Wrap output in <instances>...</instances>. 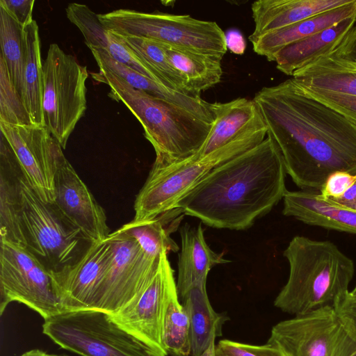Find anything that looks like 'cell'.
Here are the masks:
<instances>
[{
    "instance_id": "cell-1",
    "label": "cell",
    "mask_w": 356,
    "mask_h": 356,
    "mask_svg": "<svg viewBox=\"0 0 356 356\" xmlns=\"http://www.w3.org/2000/svg\"><path fill=\"white\" fill-rule=\"evenodd\" d=\"M286 174L301 190L319 192L335 172L356 175V124L309 95L293 79L253 98Z\"/></svg>"
},
{
    "instance_id": "cell-2",
    "label": "cell",
    "mask_w": 356,
    "mask_h": 356,
    "mask_svg": "<svg viewBox=\"0 0 356 356\" xmlns=\"http://www.w3.org/2000/svg\"><path fill=\"white\" fill-rule=\"evenodd\" d=\"M282 156L268 136L216 167L176 208L215 228L246 229L268 213L287 191Z\"/></svg>"
},
{
    "instance_id": "cell-3",
    "label": "cell",
    "mask_w": 356,
    "mask_h": 356,
    "mask_svg": "<svg viewBox=\"0 0 356 356\" xmlns=\"http://www.w3.org/2000/svg\"><path fill=\"white\" fill-rule=\"evenodd\" d=\"M283 255L289 275L274 300L283 312L296 316L334 306L349 292L353 261L331 241L296 236Z\"/></svg>"
},
{
    "instance_id": "cell-4",
    "label": "cell",
    "mask_w": 356,
    "mask_h": 356,
    "mask_svg": "<svg viewBox=\"0 0 356 356\" xmlns=\"http://www.w3.org/2000/svg\"><path fill=\"white\" fill-rule=\"evenodd\" d=\"M95 81L110 88L108 96L121 101L142 124L153 146V165L165 166L196 154L205 143L213 122L184 107L130 86L117 75L99 70Z\"/></svg>"
},
{
    "instance_id": "cell-5",
    "label": "cell",
    "mask_w": 356,
    "mask_h": 356,
    "mask_svg": "<svg viewBox=\"0 0 356 356\" xmlns=\"http://www.w3.org/2000/svg\"><path fill=\"white\" fill-rule=\"evenodd\" d=\"M267 127L252 130L197 159L165 166L153 165L134 203L136 222L151 220L174 209L178 202L216 167L260 144Z\"/></svg>"
},
{
    "instance_id": "cell-6",
    "label": "cell",
    "mask_w": 356,
    "mask_h": 356,
    "mask_svg": "<svg viewBox=\"0 0 356 356\" xmlns=\"http://www.w3.org/2000/svg\"><path fill=\"white\" fill-rule=\"evenodd\" d=\"M104 28L122 36L153 40L222 58L227 48L225 33L215 22L188 15L118 9L98 14Z\"/></svg>"
},
{
    "instance_id": "cell-7",
    "label": "cell",
    "mask_w": 356,
    "mask_h": 356,
    "mask_svg": "<svg viewBox=\"0 0 356 356\" xmlns=\"http://www.w3.org/2000/svg\"><path fill=\"white\" fill-rule=\"evenodd\" d=\"M20 220L26 248L52 273L74 262L90 245L54 205L44 201L18 175Z\"/></svg>"
},
{
    "instance_id": "cell-8",
    "label": "cell",
    "mask_w": 356,
    "mask_h": 356,
    "mask_svg": "<svg viewBox=\"0 0 356 356\" xmlns=\"http://www.w3.org/2000/svg\"><path fill=\"white\" fill-rule=\"evenodd\" d=\"M88 72L75 58L55 43L42 62L41 105L43 127L63 149L86 110Z\"/></svg>"
},
{
    "instance_id": "cell-9",
    "label": "cell",
    "mask_w": 356,
    "mask_h": 356,
    "mask_svg": "<svg viewBox=\"0 0 356 356\" xmlns=\"http://www.w3.org/2000/svg\"><path fill=\"white\" fill-rule=\"evenodd\" d=\"M42 327L56 344L81 356H156L99 310L65 312L45 319Z\"/></svg>"
},
{
    "instance_id": "cell-10",
    "label": "cell",
    "mask_w": 356,
    "mask_h": 356,
    "mask_svg": "<svg viewBox=\"0 0 356 356\" xmlns=\"http://www.w3.org/2000/svg\"><path fill=\"white\" fill-rule=\"evenodd\" d=\"M0 314L17 302L44 320L64 312L52 273L27 248L0 240Z\"/></svg>"
},
{
    "instance_id": "cell-11",
    "label": "cell",
    "mask_w": 356,
    "mask_h": 356,
    "mask_svg": "<svg viewBox=\"0 0 356 356\" xmlns=\"http://www.w3.org/2000/svg\"><path fill=\"white\" fill-rule=\"evenodd\" d=\"M267 343L284 356H353L356 336L333 306L324 307L275 325Z\"/></svg>"
},
{
    "instance_id": "cell-12",
    "label": "cell",
    "mask_w": 356,
    "mask_h": 356,
    "mask_svg": "<svg viewBox=\"0 0 356 356\" xmlns=\"http://www.w3.org/2000/svg\"><path fill=\"white\" fill-rule=\"evenodd\" d=\"M107 237L111 257L93 310L113 314L145 290L158 269L161 255H148L135 238L120 229Z\"/></svg>"
},
{
    "instance_id": "cell-13",
    "label": "cell",
    "mask_w": 356,
    "mask_h": 356,
    "mask_svg": "<svg viewBox=\"0 0 356 356\" xmlns=\"http://www.w3.org/2000/svg\"><path fill=\"white\" fill-rule=\"evenodd\" d=\"M163 250L158 269L145 290L118 312L110 314L123 330L145 344L156 356L168 355L162 343V325L168 300L177 290L174 271Z\"/></svg>"
},
{
    "instance_id": "cell-14",
    "label": "cell",
    "mask_w": 356,
    "mask_h": 356,
    "mask_svg": "<svg viewBox=\"0 0 356 356\" xmlns=\"http://www.w3.org/2000/svg\"><path fill=\"white\" fill-rule=\"evenodd\" d=\"M0 129L26 179L44 201L53 204L59 143L43 127L0 122Z\"/></svg>"
},
{
    "instance_id": "cell-15",
    "label": "cell",
    "mask_w": 356,
    "mask_h": 356,
    "mask_svg": "<svg viewBox=\"0 0 356 356\" xmlns=\"http://www.w3.org/2000/svg\"><path fill=\"white\" fill-rule=\"evenodd\" d=\"M61 216L90 243L110 234L106 213L60 149L54 175V202Z\"/></svg>"
},
{
    "instance_id": "cell-16",
    "label": "cell",
    "mask_w": 356,
    "mask_h": 356,
    "mask_svg": "<svg viewBox=\"0 0 356 356\" xmlns=\"http://www.w3.org/2000/svg\"><path fill=\"white\" fill-rule=\"evenodd\" d=\"M111 252L107 237L91 243L70 265L51 272L64 312L95 309Z\"/></svg>"
},
{
    "instance_id": "cell-17",
    "label": "cell",
    "mask_w": 356,
    "mask_h": 356,
    "mask_svg": "<svg viewBox=\"0 0 356 356\" xmlns=\"http://www.w3.org/2000/svg\"><path fill=\"white\" fill-rule=\"evenodd\" d=\"M214 122L210 133L195 157L200 159L246 132L266 127L253 99L243 97L211 103Z\"/></svg>"
},
{
    "instance_id": "cell-18",
    "label": "cell",
    "mask_w": 356,
    "mask_h": 356,
    "mask_svg": "<svg viewBox=\"0 0 356 356\" xmlns=\"http://www.w3.org/2000/svg\"><path fill=\"white\" fill-rule=\"evenodd\" d=\"M283 215L309 225L356 234V213L323 197L319 192L287 191Z\"/></svg>"
},
{
    "instance_id": "cell-19",
    "label": "cell",
    "mask_w": 356,
    "mask_h": 356,
    "mask_svg": "<svg viewBox=\"0 0 356 356\" xmlns=\"http://www.w3.org/2000/svg\"><path fill=\"white\" fill-rule=\"evenodd\" d=\"M353 0H259L251 6L254 30L249 40L288 26Z\"/></svg>"
},
{
    "instance_id": "cell-20",
    "label": "cell",
    "mask_w": 356,
    "mask_h": 356,
    "mask_svg": "<svg viewBox=\"0 0 356 356\" xmlns=\"http://www.w3.org/2000/svg\"><path fill=\"white\" fill-rule=\"evenodd\" d=\"M179 232L181 248L176 286L179 298L181 299L194 286L207 283L208 274L213 267L230 261L209 248L201 224L191 227L186 223Z\"/></svg>"
},
{
    "instance_id": "cell-21",
    "label": "cell",
    "mask_w": 356,
    "mask_h": 356,
    "mask_svg": "<svg viewBox=\"0 0 356 356\" xmlns=\"http://www.w3.org/2000/svg\"><path fill=\"white\" fill-rule=\"evenodd\" d=\"M90 49L99 70L117 75L136 89L184 107L210 121H214V116L210 106L211 103L202 99L200 95H190L174 90L118 62L105 49L100 48Z\"/></svg>"
},
{
    "instance_id": "cell-22",
    "label": "cell",
    "mask_w": 356,
    "mask_h": 356,
    "mask_svg": "<svg viewBox=\"0 0 356 356\" xmlns=\"http://www.w3.org/2000/svg\"><path fill=\"white\" fill-rule=\"evenodd\" d=\"M356 15L281 49L274 56L277 68L284 74L293 73L317 59L330 54L353 27Z\"/></svg>"
},
{
    "instance_id": "cell-23",
    "label": "cell",
    "mask_w": 356,
    "mask_h": 356,
    "mask_svg": "<svg viewBox=\"0 0 356 356\" xmlns=\"http://www.w3.org/2000/svg\"><path fill=\"white\" fill-rule=\"evenodd\" d=\"M0 152V240L26 248L20 220V167L3 134Z\"/></svg>"
},
{
    "instance_id": "cell-24",
    "label": "cell",
    "mask_w": 356,
    "mask_h": 356,
    "mask_svg": "<svg viewBox=\"0 0 356 356\" xmlns=\"http://www.w3.org/2000/svg\"><path fill=\"white\" fill-rule=\"evenodd\" d=\"M354 15H356V0L265 33L251 41L253 50L257 54L266 57L269 61H273L275 54L284 47Z\"/></svg>"
},
{
    "instance_id": "cell-25",
    "label": "cell",
    "mask_w": 356,
    "mask_h": 356,
    "mask_svg": "<svg viewBox=\"0 0 356 356\" xmlns=\"http://www.w3.org/2000/svg\"><path fill=\"white\" fill-rule=\"evenodd\" d=\"M188 316L192 356H200L213 339L222 336V329L229 317L212 307L206 284L192 287L181 298Z\"/></svg>"
},
{
    "instance_id": "cell-26",
    "label": "cell",
    "mask_w": 356,
    "mask_h": 356,
    "mask_svg": "<svg viewBox=\"0 0 356 356\" xmlns=\"http://www.w3.org/2000/svg\"><path fill=\"white\" fill-rule=\"evenodd\" d=\"M292 76L303 88L356 96V65L328 55L295 72Z\"/></svg>"
},
{
    "instance_id": "cell-27",
    "label": "cell",
    "mask_w": 356,
    "mask_h": 356,
    "mask_svg": "<svg viewBox=\"0 0 356 356\" xmlns=\"http://www.w3.org/2000/svg\"><path fill=\"white\" fill-rule=\"evenodd\" d=\"M171 64L182 76L189 90L200 95L202 91L221 81V58L190 49L161 43Z\"/></svg>"
},
{
    "instance_id": "cell-28",
    "label": "cell",
    "mask_w": 356,
    "mask_h": 356,
    "mask_svg": "<svg viewBox=\"0 0 356 356\" xmlns=\"http://www.w3.org/2000/svg\"><path fill=\"white\" fill-rule=\"evenodd\" d=\"M23 49L22 98L33 124L43 127L41 105L42 62L39 28L34 19L23 29Z\"/></svg>"
},
{
    "instance_id": "cell-29",
    "label": "cell",
    "mask_w": 356,
    "mask_h": 356,
    "mask_svg": "<svg viewBox=\"0 0 356 356\" xmlns=\"http://www.w3.org/2000/svg\"><path fill=\"white\" fill-rule=\"evenodd\" d=\"M184 215L180 209L176 208L151 220H131L120 229L135 238L148 255L159 257L163 250L168 253L179 250L170 234L177 230Z\"/></svg>"
},
{
    "instance_id": "cell-30",
    "label": "cell",
    "mask_w": 356,
    "mask_h": 356,
    "mask_svg": "<svg viewBox=\"0 0 356 356\" xmlns=\"http://www.w3.org/2000/svg\"><path fill=\"white\" fill-rule=\"evenodd\" d=\"M118 35L158 74L163 85L184 94L197 95L189 90L182 76L171 64L161 42L145 38Z\"/></svg>"
},
{
    "instance_id": "cell-31",
    "label": "cell",
    "mask_w": 356,
    "mask_h": 356,
    "mask_svg": "<svg viewBox=\"0 0 356 356\" xmlns=\"http://www.w3.org/2000/svg\"><path fill=\"white\" fill-rule=\"evenodd\" d=\"M162 343L168 355L189 356L191 353L189 318L177 290L170 297L164 312Z\"/></svg>"
},
{
    "instance_id": "cell-32",
    "label": "cell",
    "mask_w": 356,
    "mask_h": 356,
    "mask_svg": "<svg viewBox=\"0 0 356 356\" xmlns=\"http://www.w3.org/2000/svg\"><path fill=\"white\" fill-rule=\"evenodd\" d=\"M23 29L0 6V55L4 59L10 81L21 97L24 63Z\"/></svg>"
},
{
    "instance_id": "cell-33",
    "label": "cell",
    "mask_w": 356,
    "mask_h": 356,
    "mask_svg": "<svg viewBox=\"0 0 356 356\" xmlns=\"http://www.w3.org/2000/svg\"><path fill=\"white\" fill-rule=\"evenodd\" d=\"M0 122L19 126L33 124L21 96L10 81L6 63L1 55Z\"/></svg>"
},
{
    "instance_id": "cell-34",
    "label": "cell",
    "mask_w": 356,
    "mask_h": 356,
    "mask_svg": "<svg viewBox=\"0 0 356 356\" xmlns=\"http://www.w3.org/2000/svg\"><path fill=\"white\" fill-rule=\"evenodd\" d=\"M66 15L69 20L79 29L89 49H107L108 31L101 23L98 14L86 5L72 3L67 7Z\"/></svg>"
},
{
    "instance_id": "cell-35",
    "label": "cell",
    "mask_w": 356,
    "mask_h": 356,
    "mask_svg": "<svg viewBox=\"0 0 356 356\" xmlns=\"http://www.w3.org/2000/svg\"><path fill=\"white\" fill-rule=\"evenodd\" d=\"M108 31V45L106 51L118 62L140 74L163 84L158 74L148 66L119 36Z\"/></svg>"
},
{
    "instance_id": "cell-36",
    "label": "cell",
    "mask_w": 356,
    "mask_h": 356,
    "mask_svg": "<svg viewBox=\"0 0 356 356\" xmlns=\"http://www.w3.org/2000/svg\"><path fill=\"white\" fill-rule=\"evenodd\" d=\"M302 88L309 95L331 107L356 124V96L318 89Z\"/></svg>"
},
{
    "instance_id": "cell-37",
    "label": "cell",
    "mask_w": 356,
    "mask_h": 356,
    "mask_svg": "<svg viewBox=\"0 0 356 356\" xmlns=\"http://www.w3.org/2000/svg\"><path fill=\"white\" fill-rule=\"evenodd\" d=\"M216 348L226 356H284L280 349L268 343L252 345L222 339L218 342Z\"/></svg>"
},
{
    "instance_id": "cell-38",
    "label": "cell",
    "mask_w": 356,
    "mask_h": 356,
    "mask_svg": "<svg viewBox=\"0 0 356 356\" xmlns=\"http://www.w3.org/2000/svg\"><path fill=\"white\" fill-rule=\"evenodd\" d=\"M355 175L346 172H335L327 179L319 191L325 198H338L342 196L353 184Z\"/></svg>"
},
{
    "instance_id": "cell-39",
    "label": "cell",
    "mask_w": 356,
    "mask_h": 356,
    "mask_svg": "<svg viewBox=\"0 0 356 356\" xmlns=\"http://www.w3.org/2000/svg\"><path fill=\"white\" fill-rule=\"evenodd\" d=\"M34 0H0V6L23 27L33 20Z\"/></svg>"
},
{
    "instance_id": "cell-40",
    "label": "cell",
    "mask_w": 356,
    "mask_h": 356,
    "mask_svg": "<svg viewBox=\"0 0 356 356\" xmlns=\"http://www.w3.org/2000/svg\"><path fill=\"white\" fill-rule=\"evenodd\" d=\"M328 56L356 65V26H353Z\"/></svg>"
},
{
    "instance_id": "cell-41",
    "label": "cell",
    "mask_w": 356,
    "mask_h": 356,
    "mask_svg": "<svg viewBox=\"0 0 356 356\" xmlns=\"http://www.w3.org/2000/svg\"><path fill=\"white\" fill-rule=\"evenodd\" d=\"M334 309L356 336V295L350 291L334 306Z\"/></svg>"
},
{
    "instance_id": "cell-42",
    "label": "cell",
    "mask_w": 356,
    "mask_h": 356,
    "mask_svg": "<svg viewBox=\"0 0 356 356\" xmlns=\"http://www.w3.org/2000/svg\"><path fill=\"white\" fill-rule=\"evenodd\" d=\"M225 42L227 49L232 53L242 55L245 52V40L242 33L236 29H229L225 33Z\"/></svg>"
},
{
    "instance_id": "cell-43",
    "label": "cell",
    "mask_w": 356,
    "mask_h": 356,
    "mask_svg": "<svg viewBox=\"0 0 356 356\" xmlns=\"http://www.w3.org/2000/svg\"><path fill=\"white\" fill-rule=\"evenodd\" d=\"M336 204L356 213V175L353 184L338 198H327Z\"/></svg>"
},
{
    "instance_id": "cell-44",
    "label": "cell",
    "mask_w": 356,
    "mask_h": 356,
    "mask_svg": "<svg viewBox=\"0 0 356 356\" xmlns=\"http://www.w3.org/2000/svg\"><path fill=\"white\" fill-rule=\"evenodd\" d=\"M200 356H216V346L215 344V339L211 341L209 346Z\"/></svg>"
},
{
    "instance_id": "cell-45",
    "label": "cell",
    "mask_w": 356,
    "mask_h": 356,
    "mask_svg": "<svg viewBox=\"0 0 356 356\" xmlns=\"http://www.w3.org/2000/svg\"><path fill=\"white\" fill-rule=\"evenodd\" d=\"M21 356H58L54 355L48 354L42 350L34 349L25 352Z\"/></svg>"
},
{
    "instance_id": "cell-46",
    "label": "cell",
    "mask_w": 356,
    "mask_h": 356,
    "mask_svg": "<svg viewBox=\"0 0 356 356\" xmlns=\"http://www.w3.org/2000/svg\"><path fill=\"white\" fill-rule=\"evenodd\" d=\"M216 356H226L225 354H223L220 350L217 349L216 348Z\"/></svg>"
},
{
    "instance_id": "cell-47",
    "label": "cell",
    "mask_w": 356,
    "mask_h": 356,
    "mask_svg": "<svg viewBox=\"0 0 356 356\" xmlns=\"http://www.w3.org/2000/svg\"><path fill=\"white\" fill-rule=\"evenodd\" d=\"M350 293L351 294L356 295V285H355V286L354 287V289H353L351 291H350Z\"/></svg>"
},
{
    "instance_id": "cell-48",
    "label": "cell",
    "mask_w": 356,
    "mask_h": 356,
    "mask_svg": "<svg viewBox=\"0 0 356 356\" xmlns=\"http://www.w3.org/2000/svg\"><path fill=\"white\" fill-rule=\"evenodd\" d=\"M353 356H356V353L355 355H353Z\"/></svg>"
},
{
    "instance_id": "cell-49",
    "label": "cell",
    "mask_w": 356,
    "mask_h": 356,
    "mask_svg": "<svg viewBox=\"0 0 356 356\" xmlns=\"http://www.w3.org/2000/svg\"><path fill=\"white\" fill-rule=\"evenodd\" d=\"M64 356H66V355H64Z\"/></svg>"
}]
</instances>
